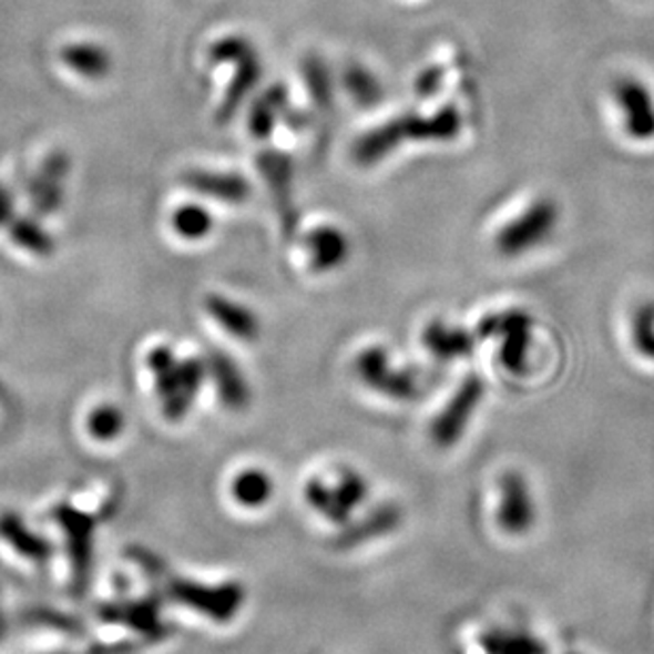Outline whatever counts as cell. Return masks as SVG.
Wrapping results in <instances>:
<instances>
[{
  "label": "cell",
  "mask_w": 654,
  "mask_h": 654,
  "mask_svg": "<svg viewBox=\"0 0 654 654\" xmlns=\"http://www.w3.org/2000/svg\"><path fill=\"white\" fill-rule=\"evenodd\" d=\"M463 127L459 111L447 104L431 113H403L368 130L352 143V160L359 166H375L408 143H449Z\"/></svg>",
  "instance_id": "6da1fadb"
},
{
  "label": "cell",
  "mask_w": 654,
  "mask_h": 654,
  "mask_svg": "<svg viewBox=\"0 0 654 654\" xmlns=\"http://www.w3.org/2000/svg\"><path fill=\"white\" fill-rule=\"evenodd\" d=\"M147 366L164 415L173 421L183 419L198 400L202 385L208 380L206 361L196 355L178 357L171 347L157 345L147 355Z\"/></svg>",
  "instance_id": "7a4b0ae2"
},
{
  "label": "cell",
  "mask_w": 654,
  "mask_h": 654,
  "mask_svg": "<svg viewBox=\"0 0 654 654\" xmlns=\"http://www.w3.org/2000/svg\"><path fill=\"white\" fill-rule=\"evenodd\" d=\"M211 64H227L232 67V75L227 81L224 96L217 106V122L226 124L236 115L241 104L247 101V96L255 90V85L262 79V60L252 43L241 37H224L208 51Z\"/></svg>",
  "instance_id": "3957f363"
},
{
  "label": "cell",
  "mask_w": 654,
  "mask_h": 654,
  "mask_svg": "<svg viewBox=\"0 0 654 654\" xmlns=\"http://www.w3.org/2000/svg\"><path fill=\"white\" fill-rule=\"evenodd\" d=\"M477 338L495 345L498 361L510 375L528 370L533 343V319L528 310L508 308L484 315L477 327Z\"/></svg>",
  "instance_id": "277c9868"
},
{
  "label": "cell",
  "mask_w": 654,
  "mask_h": 654,
  "mask_svg": "<svg viewBox=\"0 0 654 654\" xmlns=\"http://www.w3.org/2000/svg\"><path fill=\"white\" fill-rule=\"evenodd\" d=\"M352 375L377 396L396 402H410L419 396V378L400 366L382 345H370L355 355Z\"/></svg>",
  "instance_id": "5b68a950"
},
{
  "label": "cell",
  "mask_w": 654,
  "mask_h": 654,
  "mask_svg": "<svg viewBox=\"0 0 654 654\" xmlns=\"http://www.w3.org/2000/svg\"><path fill=\"white\" fill-rule=\"evenodd\" d=\"M559 224V208L551 198L531 202L523 213L512 217L493 238L495 252L502 257H519L544 245Z\"/></svg>",
  "instance_id": "8992f818"
},
{
  "label": "cell",
  "mask_w": 654,
  "mask_h": 654,
  "mask_svg": "<svg viewBox=\"0 0 654 654\" xmlns=\"http://www.w3.org/2000/svg\"><path fill=\"white\" fill-rule=\"evenodd\" d=\"M482 398H484V380L474 372L463 378L457 385L449 402L442 406V410L431 421L433 442L438 447H453V442L459 440V436L472 421Z\"/></svg>",
  "instance_id": "52a82bcc"
},
{
  "label": "cell",
  "mask_w": 654,
  "mask_h": 654,
  "mask_svg": "<svg viewBox=\"0 0 654 654\" xmlns=\"http://www.w3.org/2000/svg\"><path fill=\"white\" fill-rule=\"evenodd\" d=\"M304 253L308 268L317 275L338 270L349 262L351 238L334 224H319L304 234Z\"/></svg>",
  "instance_id": "ba28073f"
},
{
  "label": "cell",
  "mask_w": 654,
  "mask_h": 654,
  "mask_svg": "<svg viewBox=\"0 0 654 654\" xmlns=\"http://www.w3.org/2000/svg\"><path fill=\"white\" fill-rule=\"evenodd\" d=\"M614 96L621 106L625 127L635 141L654 139V94L637 79H623L616 83Z\"/></svg>",
  "instance_id": "9c48e42d"
},
{
  "label": "cell",
  "mask_w": 654,
  "mask_h": 654,
  "mask_svg": "<svg viewBox=\"0 0 654 654\" xmlns=\"http://www.w3.org/2000/svg\"><path fill=\"white\" fill-rule=\"evenodd\" d=\"M206 378L213 382L217 398L232 410H243L252 402V385L241 366L227 352L213 351L206 359Z\"/></svg>",
  "instance_id": "30bf717a"
},
{
  "label": "cell",
  "mask_w": 654,
  "mask_h": 654,
  "mask_svg": "<svg viewBox=\"0 0 654 654\" xmlns=\"http://www.w3.org/2000/svg\"><path fill=\"white\" fill-rule=\"evenodd\" d=\"M421 343L426 351L438 361L453 364L470 357L477 349V334L447 319H431L421 331Z\"/></svg>",
  "instance_id": "8fae6325"
},
{
  "label": "cell",
  "mask_w": 654,
  "mask_h": 654,
  "mask_svg": "<svg viewBox=\"0 0 654 654\" xmlns=\"http://www.w3.org/2000/svg\"><path fill=\"white\" fill-rule=\"evenodd\" d=\"M202 308L217 326L236 340L253 343L262 331L259 317L252 308L247 304L227 298L224 294H206L202 300Z\"/></svg>",
  "instance_id": "7c38bea8"
},
{
  "label": "cell",
  "mask_w": 654,
  "mask_h": 654,
  "mask_svg": "<svg viewBox=\"0 0 654 654\" xmlns=\"http://www.w3.org/2000/svg\"><path fill=\"white\" fill-rule=\"evenodd\" d=\"M257 168L266 178L270 194L277 202L280 222L285 229L296 226V208L292 206L294 196V166L285 153L264 152L257 157Z\"/></svg>",
  "instance_id": "4fadbf2b"
},
{
  "label": "cell",
  "mask_w": 654,
  "mask_h": 654,
  "mask_svg": "<svg viewBox=\"0 0 654 654\" xmlns=\"http://www.w3.org/2000/svg\"><path fill=\"white\" fill-rule=\"evenodd\" d=\"M183 183L204 198L227 202V204H241L252 196L249 181L236 173L194 168L183 175Z\"/></svg>",
  "instance_id": "5bb4252c"
},
{
  "label": "cell",
  "mask_w": 654,
  "mask_h": 654,
  "mask_svg": "<svg viewBox=\"0 0 654 654\" xmlns=\"http://www.w3.org/2000/svg\"><path fill=\"white\" fill-rule=\"evenodd\" d=\"M535 508L529 495L528 482L521 474L510 472L502 480V523L510 533H523L533 523Z\"/></svg>",
  "instance_id": "9a60e30c"
},
{
  "label": "cell",
  "mask_w": 654,
  "mask_h": 654,
  "mask_svg": "<svg viewBox=\"0 0 654 654\" xmlns=\"http://www.w3.org/2000/svg\"><path fill=\"white\" fill-rule=\"evenodd\" d=\"M287 109H289V94L285 85L278 83V85L266 88L249 109V132L257 141L268 139L275 132V127L280 124V120L287 115Z\"/></svg>",
  "instance_id": "2e32d148"
},
{
  "label": "cell",
  "mask_w": 654,
  "mask_h": 654,
  "mask_svg": "<svg viewBox=\"0 0 654 654\" xmlns=\"http://www.w3.org/2000/svg\"><path fill=\"white\" fill-rule=\"evenodd\" d=\"M229 491L234 502L245 508H262L273 498V479L259 468H245L234 477Z\"/></svg>",
  "instance_id": "e0dca14e"
},
{
  "label": "cell",
  "mask_w": 654,
  "mask_h": 654,
  "mask_svg": "<svg viewBox=\"0 0 654 654\" xmlns=\"http://www.w3.org/2000/svg\"><path fill=\"white\" fill-rule=\"evenodd\" d=\"M171 226L176 232V236L190 241V243H198L204 241L213 227H215V219L213 213L206 211L201 204H181L171 217Z\"/></svg>",
  "instance_id": "ac0fdd59"
},
{
  "label": "cell",
  "mask_w": 654,
  "mask_h": 654,
  "mask_svg": "<svg viewBox=\"0 0 654 654\" xmlns=\"http://www.w3.org/2000/svg\"><path fill=\"white\" fill-rule=\"evenodd\" d=\"M62 58L71 69H75L79 75L90 76V79H101L111 69L109 53L94 43H75V45L71 43L62 50Z\"/></svg>",
  "instance_id": "d6986e66"
},
{
  "label": "cell",
  "mask_w": 654,
  "mask_h": 654,
  "mask_svg": "<svg viewBox=\"0 0 654 654\" xmlns=\"http://www.w3.org/2000/svg\"><path fill=\"white\" fill-rule=\"evenodd\" d=\"M345 88L352 101L357 102L359 106H372L382 96L380 81L364 67H351L345 73Z\"/></svg>",
  "instance_id": "ffe728a7"
},
{
  "label": "cell",
  "mask_w": 654,
  "mask_h": 654,
  "mask_svg": "<svg viewBox=\"0 0 654 654\" xmlns=\"http://www.w3.org/2000/svg\"><path fill=\"white\" fill-rule=\"evenodd\" d=\"M304 81L308 88V94L313 96L315 104L324 111L331 109V99H334V90H331V79L326 71V67L319 60H308L304 64Z\"/></svg>",
  "instance_id": "44dd1931"
},
{
  "label": "cell",
  "mask_w": 654,
  "mask_h": 654,
  "mask_svg": "<svg viewBox=\"0 0 654 654\" xmlns=\"http://www.w3.org/2000/svg\"><path fill=\"white\" fill-rule=\"evenodd\" d=\"M122 423H124V417L115 406H101L92 415V429L101 438L117 436L122 431Z\"/></svg>",
  "instance_id": "7402d4cb"
}]
</instances>
